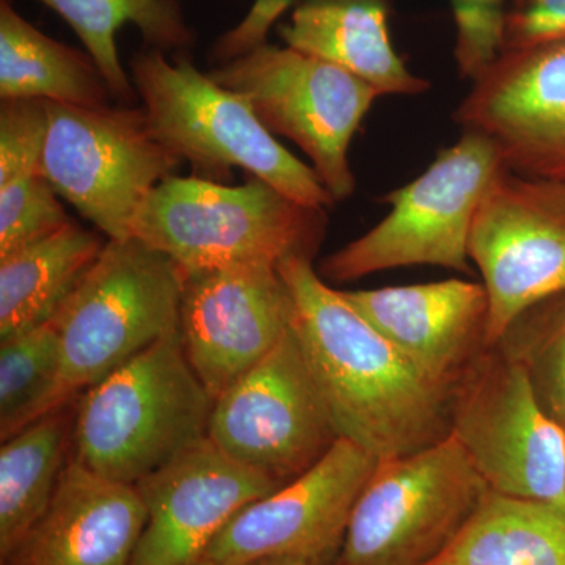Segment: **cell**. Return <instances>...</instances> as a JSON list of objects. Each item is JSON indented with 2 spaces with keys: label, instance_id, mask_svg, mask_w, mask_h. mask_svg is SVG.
I'll return each mask as SVG.
<instances>
[{
  "label": "cell",
  "instance_id": "26",
  "mask_svg": "<svg viewBox=\"0 0 565 565\" xmlns=\"http://www.w3.org/2000/svg\"><path fill=\"white\" fill-rule=\"evenodd\" d=\"M497 345L523 367L535 399L565 434V292L523 311Z\"/></svg>",
  "mask_w": 565,
  "mask_h": 565
},
{
  "label": "cell",
  "instance_id": "6",
  "mask_svg": "<svg viewBox=\"0 0 565 565\" xmlns=\"http://www.w3.org/2000/svg\"><path fill=\"white\" fill-rule=\"evenodd\" d=\"M505 169L497 147L463 131L414 181L385 196L392 206L377 225L322 259L323 280L349 282L412 266L470 273L471 226L494 178Z\"/></svg>",
  "mask_w": 565,
  "mask_h": 565
},
{
  "label": "cell",
  "instance_id": "10",
  "mask_svg": "<svg viewBox=\"0 0 565 565\" xmlns=\"http://www.w3.org/2000/svg\"><path fill=\"white\" fill-rule=\"evenodd\" d=\"M451 435L490 492L565 511L564 430L500 345H490L452 390Z\"/></svg>",
  "mask_w": 565,
  "mask_h": 565
},
{
  "label": "cell",
  "instance_id": "8",
  "mask_svg": "<svg viewBox=\"0 0 565 565\" xmlns=\"http://www.w3.org/2000/svg\"><path fill=\"white\" fill-rule=\"evenodd\" d=\"M207 74L247 98L274 136L310 158L334 202L351 199L356 184L349 150L381 93L341 66L269 43Z\"/></svg>",
  "mask_w": 565,
  "mask_h": 565
},
{
  "label": "cell",
  "instance_id": "30",
  "mask_svg": "<svg viewBox=\"0 0 565 565\" xmlns=\"http://www.w3.org/2000/svg\"><path fill=\"white\" fill-rule=\"evenodd\" d=\"M565 41V0H514L505 20L504 50Z\"/></svg>",
  "mask_w": 565,
  "mask_h": 565
},
{
  "label": "cell",
  "instance_id": "22",
  "mask_svg": "<svg viewBox=\"0 0 565 565\" xmlns=\"http://www.w3.org/2000/svg\"><path fill=\"white\" fill-rule=\"evenodd\" d=\"M0 98L102 107L114 95L88 52L52 40L2 0Z\"/></svg>",
  "mask_w": 565,
  "mask_h": 565
},
{
  "label": "cell",
  "instance_id": "4",
  "mask_svg": "<svg viewBox=\"0 0 565 565\" xmlns=\"http://www.w3.org/2000/svg\"><path fill=\"white\" fill-rule=\"evenodd\" d=\"M132 84L152 132L204 180L243 169L305 206L327 210L334 200L313 167L291 154L256 117L239 93L221 87L185 58L161 50L131 61Z\"/></svg>",
  "mask_w": 565,
  "mask_h": 565
},
{
  "label": "cell",
  "instance_id": "33",
  "mask_svg": "<svg viewBox=\"0 0 565 565\" xmlns=\"http://www.w3.org/2000/svg\"><path fill=\"white\" fill-rule=\"evenodd\" d=\"M192 565H203L202 563H196V564H192Z\"/></svg>",
  "mask_w": 565,
  "mask_h": 565
},
{
  "label": "cell",
  "instance_id": "21",
  "mask_svg": "<svg viewBox=\"0 0 565 565\" xmlns=\"http://www.w3.org/2000/svg\"><path fill=\"white\" fill-rule=\"evenodd\" d=\"M79 397V396H77ZM76 399L2 441L0 557L6 561L50 508L73 449Z\"/></svg>",
  "mask_w": 565,
  "mask_h": 565
},
{
  "label": "cell",
  "instance_id": "27",
  "mask_svg": "<svg viewBox=\"0 0 565 565\" xmlns=\"http://www.w3.org/2000/svg\"><path fill=\"white\" fill-rule=\"evenodd\" d=\"M43 174L0 185V256L51 236L71 218Z\"/></svg>",
  "mask_w": 565,
  "mask_h": 565
},
{
  "label": "cell",
  "instance_id": "15",
  "mask_svg": "<svg viewBox=\"0 0 565 565\" xmlns=\"http://www.w3.org/2000/svg\"><path fill=\"white\" fill-rule=\"evenodd\" d=\"M455 117L492 141L511 172L565 181V41L501 52Z\"/></svg>",
  "mask_w": 565,
  "mask_h": 565
},
{
  "label": "cell",
  "instance_id": "17",
  "mask_svg": "<svg viewBox=\"0 0 565 565\" xmlns=\"http://www.w3.org/2000/svg\"><path fill=\"white\" fill-rule=\"evenodd\" d=\"M341 292L427 379L451 393L490 348L482 282L451 278Z\"/></svg>",
  "mask_w": 565,
  "mask_h": 565
},
{
  "label": "cell",
  "instance_id": "19",
  "mask_svg": "<svg viewBox=\"0 0 565 565\" xmlns=\"http://www.w3.org/2000/svg\"><path fill=\"white\" fill-rule=\"evenodd\" d=\"M386 0H300L278 25L285 46L341 66L386 95L414 96L429 82L394 50Z\"/></svg>",
  "mask_w": 565,
  "mask_h": 565
},
{
  "label": "cell",
  "instance_id": "24",
  "mask_svg": "<svg viewBox=\"0 0 565 565\" xmlns=\"http://www.w3.org/2000/svg\"><path fill=\"white\" fill-rule=\"evenodd\" d=\"M68 22L90 54L114 98L131 104L139 98L118 54L117 33L139 29L154 50H182L192 40L178 0H40Z\"/></svg>",
  "mask_w": 565,
  "mask_h": 565
},
{
  "label": "cell",
  "instance_id": "16",
  "mask_svg": "<svg viewBox=\"0 0 565 565\" xmlns=\"http://www.w3.org/2000/svg\"><path fill=\"white\" fill-rule=\"evenodd\" d=\"M136 489L147 508V525L134 565H192L234 516L280 486L206 437Z\"/></svg>",
  "mask_w": 565,
  "mask_h": 565
},
{
  "label": "cell",
  "instance_id": "2",
  "mask_svg": "<svg viewBox=\"0 0 565 565\" xmlns=\"http://www.w3.org/2000/svg\"><path fill=\"white\" fill-rule=\"evenodd\" d=\"M212 405L177 330L79 394L71 459L136 487L207 437Z\"/></svg>",
  "mask_w": 565,
  "mask_h": 565
},
{
  "label": "cell",
  "instance_id": "7",
  "mask_svg": "<svg viewBox=\"0 0 565 565\" xmlns=\"http://www.w3.org/2000/svg\"><path fill=\"white\" fill-rule=\"evenodd\" d=\"M489 487L449 434L377 460L334 565H429L456 541Z\"/></svg>",
  "mask_w": 565,
  "mask_h": 565
},
{
  "label": "cell",
  "instance_id": "23",
  "mask_svg": "<svg viewBox=\"0 0 565 565\" xmlns=\"http://www.w3.org/2000/svg\"><path fill=\"white\" fill-rule=\"evenodd\" d=\"M429 565H565V511L489 490L462 533Z\"/></svg>",
  "mask_w": 565,
  "mask_h": 565
},
{
  "label": "cell",
  "instance_id": "25",
  "mask_svg": "<svg viewBox=\"0 0 565 565\" xmlns=\"http://www.w3.org/2000/svg\"><path fill=\"white\" fill-rule=\"evenodd\" d=\"M66 403L70 401L62 397L61 340L54 323L0 341L2 441Z\"/></svg>",
  "mask_w": 565,
  "mask_h": 565
},
{
  "label": "cell",
  "instance_id": "13",
  "mask_svg": "<svg viewBox=\"0 0 565 565\" xmlns=\"http://www.w3.org/2000/svg\"><path fill=\"white\" fill-rule=\"evenodd\" d=\"M377 459L340 440L321 462L243 509L211 542L203 565H248L291 559L334 565L353 505Z\"/></svg>",
  "mask_w": 565,
  "mask_h": 565
},
{
  "label": "cell",
  "instance_id": "28",
  "mask_svg": "<svg viewBox=\"0 0 565 565\" xmlns=\"http://www.w3.org/2000/svg\"><path fill=\"white\" fill-rule=\"evenodd\" d=\"M455 18L457 68L473 82L504 50L505 0H449Z\"/></svg>",
  "mask_w": 565,
  "mask_h": 565
},
{
  "label": "cell",
  "instance_id": "29",
  "mask_svg": "<svg viewBox=\"0 0 565 565\" xmlns=\"http://www.w3.org/2000/svg\"><path fill=\"white\" fill-rule=\"evenodd\" d=\"M50 129L46 102L2 99L0 106V185L40 173Z\"/></svg>",
  "mask_w": 565,
  "mask_h": 565
},
{
  "label": "cell",
  "instance_id": "18",
  "mask_svg": "<svg viewBox=\"0 0 565 565\" xmlns=\"http://www.w3.org/2000/svg\"><path fill=\"white\" fill-rule=\"evenodd\" d=\"M145 525L136 487L70 459L50 508L2 565H134Z\"/></svg>",
  "mask_w": 565,
  "mask_h": 565
},
{
  "label": "cell",
  "instance_id": "5",
  "mask_svg": "<svg viewBox=\"0 0 565 565\" xmlns=\"http://www.w3.org/2000/svg\"><path fill=\"white\" fill-rule=\"evenodd\" d=\"M184 273L137 237L107 239L52 319L61 340L62 397L76 399L180 330Z\"/></svg>",
  "mask_w": 565,
  "mask_h": 565
},
{
  "label": "cell",
  "instance_id": "1",
  "mask_svg": "<svg viewBox=\"0 0 565 565\" xmlns=\"http://www.w3.org/2000/svg\"><path fill=\"white\" fill-rule=\"evenodd\" d=\"M291 289L294 330L338 437L377 460L411 455L451 434V396L371 326L313 259L278 264Z\"/></svg>",
  "mask_w": 565,
  "mask_h": 565
},
{
  "label": "cell",
  "instance_id": "11",
  "mask_svg": "<svg viewBox=\"0 0 565 565\" xmlns=\"http://www.w3.org/2000/svg\"><path fill=\"white\" fill-rule=\"evenodd\" d=\"M207 438L280 487L311 470L340 440L294 323L269 355L214 401Z\"/></svg>",
  "mask_w": 565,
  "mask_h": 565
},
{
  "label": "cell",
  "instance_id": "12",
  "mask_svg": "<svg viewBox=\"0 0 565 565\" xmlns=\"http://www.w3.org/2000/svg\"><path fill=\"white\" fill-rule=\"evenodd\" d=\"M468 255L489 297L494 345L523 311L565 292V181L505 167L476 212Z\"/></svg>",
  "mask_w": 565,
  "mask_h": 565
},
{
  "label": "cell",
  "instance_id": "31",
  "mask_svg": "<svg viewBox=\"0 0 565 565\" xmlns=\"http://www.w3.org/2000/svg\"><path fill=\"white\" fill-rule=\"evenodd\" d=\"M299 2L300 0H255L244 20L223 33L212 47L215 61L232 62L267 43L270 29Z\"/></svg>",
  "mask_w": 565,
  "mask_h": 565
},
{
  "label": "cell",
  "instance_id": "20",
  "mask_svg": "<svg viewBox=\"0 0 565 565\" xmlns=\"http://www.w3.org/2000/svg\"><path fill=\"white\" fill-rule=\"evenodd\" d=\"M104 245L98 234L71 221L51 236L0 256V341L51 322Z\"/></svg>",
  "mask_w": 565,
  "mask_h": 565
},
{
  "label": "cell",
  "instance_id": "3",
  "mask_svg": "<svg viewBox=\"0 0 565 565\" xmlns=\"http://www.w3.org/2000/svg\"><path fill=\"white\" fill-rule=\"evenodd\" d=\"M326 210L305 206L252 177L243 185L170 177L147 196L131 236L193 274L245 264L315 258L326 236Z\"/></svg>",
  "mask_w": 565,
  "mask_h": 565
},
{
  "label": "cell",
  "instance_id": "9",
  "mask_svg": "<svg viewBox=\"0 0 565 565\" xmlns=\"http://www.w3.org/2000/svg\"><path fill=\"white\" fill-rule=\"evenodd\" d=\"M40 173L109 239L131 237L147 196L173 177L181 158L152 132L143 109L46 102Z\"/></svg>",
  "mask_w": 565,
  "mask_h": 565
},
{
  "label": "cell",
  "instance_id": "14",
  "mask_svg": "<svg viewBox=\"0 0 565 565\" xmlns=\"http://www.w3.org/2000/svg\"><path fill=\"white\" fill-rule=\"evenodd\" d=\"M294 315L291 289L273 264L184 274L182 348L212 399L273 352Z\"/></svg>",
  "mask_w": 565,
  "mask_h": 565
},
{
  "label": "cell",
  "instance_id": "32",
  "mask_svg": "<svg viewBox=\"0 0 565 565\" xmlns=\"http://www.w3.org/2000/svg\"><path fill=\"white\" fill-rule=\"evenodd\" d=\"M248 565H305L302 563H297V561L291 559H264L258 561V563H253Z\"/></svg>",
  "mask_w": 565,
  "mask_h": 565
}]
</instances>
